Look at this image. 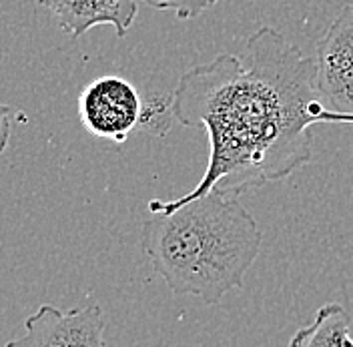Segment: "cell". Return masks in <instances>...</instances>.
<instances>
[{"label":"cell","instance_id":"52a82bcc","mask_svg":"<svg viewBox=\"0 0 353 347\" xmlns=\"http://www.w3.org/2000/svg\"><path fill=\"white\" fill-rule=\"evenodd\" d=\"M287 347H353L352 315L341 304L321 305L313 324L297 329Z\"/></svg>","mask_w":353,"mask_h":347},{"label":"cell","instance_id":"277c9868","mask_svg":"<svg viewBox=\"0 0 353 347\" xmlns=\"http://www.w3.org/2000/svg\"><path fill=\"white\" fill-rule=\"evenodd\" d=\"M143 99L139 90L123 77L107 75L94 79L81 90L79 117L83 127L114 145H123L139 127Z\"/></svg>","mask_w":353,"mask_h":347},{"label":"cell","instance_id":"3957f363","mask_svg":"<svg viewBox=\"0 0 353 347\" xmlns=\"http://www.w3.org/2000/svg\"><path fill=\"white\" fill-rule=\"evenodd\" d=\"M315 88L337 121H353V4L315 44Z\"/></svg>","mask_w":353,"mask_h":347},{"label":"cell","instance_id":"7a4b0ae2","mask_svg":"<svg viewBox=\"0 0 353 347\" xmlns=\"http://www.w3.org/2000/svg\"><path fill=\"white\" fill-rule=\"evenodd\" d=\"M263 233L239 197L211 191L176 209L153 213L141 229V249L175 295L217 305L241 289L259 257Z\"/></svg>","mask_w":353,"mask_h":347},{"label":"cell","instance_id":"9c48e42d","mask_svg":"<svg viewBox=\"0 0 353 347\" xmlns=\"http://www.w3.org/2000/svg\"><path fill=\"white\" fill-rule=\"evenodd\" d=\"M157 10H171L179 21H191L209 10L217 0H143Z\"/></svg>","mask_w":353,"mask_h":347},{"label":"cell","instance_id":"6da1fadb","mask_svg":"<svg viewBox=\"0 0 353 347\" xmlns=\"http://www.w3.org/2000/svg\"><path fill=\"white\" fill-rule=\"evenodd\" d=\"M183 127L209 137V163L197 187L175 201H151L165 213L217 191L239 197L283 181L313 159L311 127L337 117L315 88V61L271 26L247 37L239 54L223 52L187 70L171 95Z\"/></svg>","mask_w":353,"mask_h":347},{"label":"cell","instance_id":"30bf717a","mask_svg":"<svg viewBox=\"0 0 353 347\" xmlns=\"http://www.w3.org/2000/svg\"><path fill=\"white\" fill-rule=\"evenodd\" d=\"M10 132H12V110L8 105L0 103V155L8 147Z\"/></svg>","mask_w":353,"mask_h":347},{"label":"cell","instance_id":"8992f818","mask_svg":"<svg viewBox=\"0 0 353 347\" xmlns=\"http://www.w3.org/2000/svg\"><path fill=\"white\" fill-rule=\"evenodd\" d=\"M48 8L59 28L70 39H79L94 26L109 24L123 39L139 12V0H39Z\"/></svg>","mask_w":353,"mask_h":347},{"label":"cell","instance_id":"ba28073f","mask_svg":"<svg viewBox=\"0 0 353 347\" xmlns=\"http://www.w3.org/2000/svg\"><path fill=\"white\" fill-rule=\"evenodd\" d=\"M175 121L173 109H171V97H154L151 101L143 103V115L139 129L153 132V135H165L171 129V123Z\"/></svg>","mask_w":353,"mask_h":347},{"label":"cell","instance_id":"5b68a950","mask_svg":"<svg viewBox=\"0 0 353 347\" xmlns=\"http://www.w3.org/2000/svg\"><path fill=\"white\" fill-rule=\"evenodd\" d=\"M107 319L99 305L61 311L43 304L26 317L24 331L4 347H107Z\"/></svg>","mask_w":353,"mask_h":347}]
</instances>
